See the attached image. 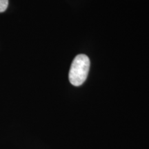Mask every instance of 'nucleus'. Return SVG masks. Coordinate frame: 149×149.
<instances>
[{"mask_svg": "<svg viewBox=\"0 0 149 149\" xmlns=\"http://www.w3.org/2000/svg\"><path fill=\"white\" fill-rule=\"evenodd\" d=\"M90 59L86 55H78L72 61L69 71V81L74 86L82 85L88 77Z\"/></svg>", "mask_w": 149, "mask_h": 149, "instance_id": "nucleus-1", "label": "nucleus"}, {"mask_svg": "<svg viewBox=\"0 0 149 149\" xmlns=\"http://www.w3.org/2000/svg\"><path fill=\"white\" fill-rule=\"evenodd\" d=\"M8 6V0H0V13H3L6 10Z\"/></svg>", "mask_w": 149, "mask_h": 149, "instance_id": "nucleus-2", "label": "nucleus"}]
</instances>
